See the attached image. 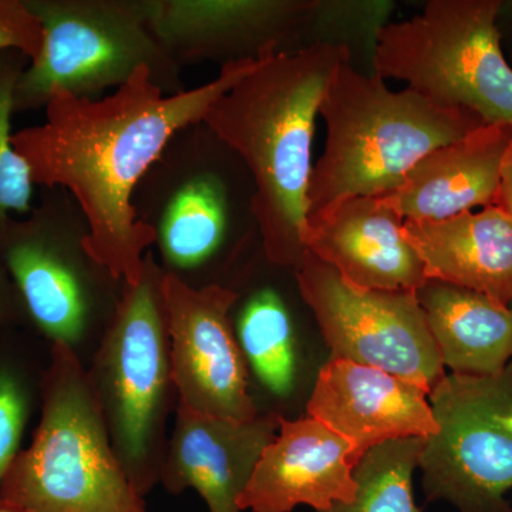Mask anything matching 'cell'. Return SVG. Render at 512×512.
<instances>
[{
    "label": "cell",
    "mask_w": 512,
    "mask_h": 512,
    "mask_svg": "<svg viewBox=\"0 0 512 512\" xmlns=\"http://www.w3.org/2000/svg\"><path fill=\"white\" fill-rule=\"evenodd\" d=\"M221 66L217 79L167 96L147 67L104 99L56 92L46 123L13 133L12 143L39 187L64 188L89 222L86 248L111 275L134 285L154 234L137 220L133 195L171 138L204 121L212 104L261 63Z\"/></svg>",
    "instance_id": "1"
},
{
    "label": "cell",
    "mask_w": 512,
    "mask_h": 512,
    "mask_svg": "<svg viewBox=\"0 0 512 512\" xmlns=\"http://www.w3.org/2000/svg\"><path fill=\"white\" fill-rule=\"evenodd\" d=\"M345 43L315 42L262 60L220 97L204 123L245 164L266 261L295 268L306 252L315 120Z\"/></svg>",
    "instance_id": "2"
},
{
    "label": "cell",
    "mask_w": 512,
    "mask_h": 512,
    "mask_svg": "<svg viewBox=\"0 0 512 512\" xmlns=\"http://www.w3.org/2000/svg\"><path fill=\"white\" fill-rule=\"evenodd\" d=\"M326 124L322 157L308 188V222L342 202L396 190L421 158L460 140L485 121L407 89L392 92L377 74L342 63L319 109Z\"/></svg>",
    "instance_id": "3"
},
{
    "label": "cell",
    "mask_w": 512,
    "mask_h": 512,
    "mask_svg": "<svg viewBox=\"0 0 512 512\" xmlns=\"http://www.w3.org/2000/svg\"><path fill=\"white\" fill-rule=\"evenodd\" d=\"M0 500L30 512H148L72 346L52 345L35 439L10 464Z\"/></svg>",
    "instance_id": "4"
},
{
    "label": "cell",
    "mask_w": 512,
    "mask_h": 512,
    "mask_svg": "<svg viewBox=\"0 0 512 512\" xmlns=\"http://www.w3.org/2000/svg\"><path fill=\"white\" fill-rule=\"evenodd\" d=\"M43 43L15 92L16 111L46 107L53 94L97 99L147 67L167 96L184 92L180 66L151 32L147 0H26Z\"/></svg>",
    "instance_id": "5"
},
{
    "label": "cell",
    "mask_w": 512,
    "mask_h": 512,
    "mask_svg": "<svg viewBox=\"0 0 512 512\" xmlns=\"http://www.w3.org/2000/svg\"><path fill=\"white\" fill-rule=\"evenodd\" d=\"M500 0H431L421 15L376 30L375 73L427 99L512 126V69L495 20Z\"/></svg>",
    "instance_id": "6"
},
{
    "label": "cell",
    "mask_w": 512,
    "mask_h": 512,
    "mask_svg": "<svg viewBox=\"0 0 512 512\" xmlns=\"http://www.w3.org/2000/svg\"><path fill=\"white\" fill-rule=\"evenodd\" d=\"M89 222L69 191L40 187L22 218L0 220V265L28 318L53 343L76 345L97 313L113 316L124 282L86 248Z\"/></svg>",
    "instance_id": "7"
},
{
    "label": "cell",
    "mask_w": 512,
    "mask_h": 512,
    "mask_svg": "<svg viewBox=\"0 0 512 512\" xmlns=\"http://www.w3.org/2000/svg\"><path fill=\"white\" fill-rule=\"evenodd\" d=\"M237 154L204 121L171 138L134 191L137 220L153 231L164 272L192 286L228 248L238 224L229 165Z\"/></svg>",
    "instance_id": "8"
},
{
    "label": "cell",
    "mask_w": 512,
    "mask_h": 512,
    "mask_svg": "<svg viewBox=\"0 0 512 512\" xmlns=\"http://www.w3.org/2000/svg\"><path fill=\"white\" fill-rule=\"evenodd\" d=\"M164 271L148 249L143 275L124 284L94 376L90 377L106 417L111 443L141 494L150 485L148 461L170 377Z\"/></svg>",
    "instance_id": "9"
},
{
    "label": "cell",
    "mask_w": 512,
    "mask_h": 512,
    "mask_svg": "<svg viewBox=\"0 0 512 512\" xmlns=\"http://www.w3.org/2000/svg\"><path fill=\"white\" fill-rule=\"evenodd\" d=\"M430 406L437 433L421 451L427 500H444L460 512H512V360L494 375L451 373L434 386Z\"/></svg>",
    "instance_id": "10"
},
{
    "label": "cell",
    "mask_w": 512,
    "mask_h": 512,
    "mask_svg": "<svg viewBox=\"0 0 512 512\" xmlns=\"http://www.w3.org/2000/svg\"><path fill=\"white\" fill-rule=\"evenodd\" d=\"M295 275L332 352L330 359L383 370L427 396L446 376L417 292L356 288L309 251L295 266Z\"/></svg>",
    "instance_id": "11"
},
{
    "label": "cell",
    "mask_w": 512,
    "mask_h": 512,
    "mask_svg": "<svg viewBox=\"0 0 512 512\" xmlns=\"http://www.w3.org/2000/svg\"><path fill=\"white\" fill-rule=\"evenodd\" d=\"M170 375L180 406L217 419L258 417L248 393L247 366L232 329L239 293L224 285L192 288L164 272Z\"/></svg>",
    "instance_id": "12"
},
{
    "label": "cell",
    "mask_w": 512,
    "mask_h": 512,
    "mask_svg": "<svg viewBox=\"0 0 512 512\" xmlns=\"http://www.w3.org/2000/svg\"><path fill=\"white\" fill-rule=\"evenodd\" d=\"M147 6L151 32L181 67L292 52L322 8L313 0H147Z\"/></svg>",
    "instance_id": "13"
},
{
    "label": "cell",
    "mask_w": 512,
    "mask_h": 512,
    "mask_svg": "<svg viewBox=\"0 0 512 512\" xmlns=\"http://www.w3.org/2000/svg\"><path fill=\"white\" fill-rule=\"evenodd\" d=\"M356 464L352 444L325 424L312 417H281L278 434L262 451L239 497V510L291 512L309 505L323 512L336 503H352Z\"/></svg>",
    "instance_id": "14"
},
{
    "label": "cell",
    "mask_w": 512,
    "mask_h": 512,
    "mask_svg": "<svg viewBox=\"0 0 512 512\" xmlns=\"http://www.w3.org/2000/svg\"><path fill=\"white\" fill-rule=\"evenodd\" d=\"M308 414L348 440L356 461L386 441L429 439L439 430L420 387L346 360L329 359L320 369Z\"/></svg>",
    "instance_id": "15"
},
{
    "label": "cell",
    "mask_w": 512,
    "mask_h": 512,
    "mask_svg": "<svg viewBox=\"0 0 512 512\" xmlns=\"http://www.w3.org/2000/svg\"><path fill=\"white\" fill-rule=\"evenodd\" d=\"M305 248L367 291L417 292L429 281L404 218L382 197L350 198L308 222Z\"/></svg>",
    "instance_id": "16"
},
{
    "label": "cell",
    "mask_w": 512,
    "mask_h": 512,
    "mask_svg": "<svg viewBox=\"0 0 512 512\" xmlns=\"http://www.w3.org/2000/svg\"><path fill=\"white\" fill-rule=\"evenodd\" d=\"M279 414L249 421L217 419L178 404L161 478L168 491L200 493L210 512H241L238 500L262 451L279 431Z\"/></svg>",
    "instance_id": "17"
},
{
    "label": "cell",
    "mask_w": 512,
    "mask_h": 512,
    "mask_svg": "<svg viewBox=\"0 0 512 512\" xmlns=\"http://www.w3.org/2000/svg\"><path fill=\"white\" fill-rule=\"evenodd\" d=\"M511 124L483 126L421 158L396 190L382 195L404 221H444L494 205Z\"/></svg>",
    "instance_id": "18"
},
{
    "label": "cell",
    "mask_w": 512,
    "mask_h": 512,
    "mask_svg": "<svg viewBox=\"0 0 512 512\" xmlns=\"http://www.w3.org/2000/svg\"><path fill=\"white\" fill-rule=\"evenodd\" d=\"M427 279L512 302V221L490 205L444 221H404Z\"/></svg>",
    "instance_id": "19"
},
{
    "label": "cell",
    "mask_w": 512,
    "mask_h": 512,
    "mask_svg": "<svg viewBox=\"0 0 512 512\" xmlns=\"http://www.w3.org/2000/svg\"><path fill=\"white\" fill-rule=\"evenodd\" d=\"M441 362L457 375L488 376L512 359V309L470 291L429 279L417 291Z\"/></svg>",
    "instance_id": "20"
},
{
    "label": "cell",
    "mask_w": 512,
    "mask_h": 512,
    "mask_svg": "<svg viewBox=\"0 0 512 512\" xmlns=\"http://www.w3.org/2000/svg\"><path fill=\"white\" fill-rule=\"evenodd\" d=\"M239 348L255 375L276 396H288L295 384L291 315L272 288L256 289L242 303L237 320Z\"/></svg>",
    "instance_id": "21"
},
{
    "label": "cell",
    "mask_w": 512,
    "mask_h": 512,
    "mask_svg": "<svg viewBox=\"0 0 512 512\" xmlns=\"http://www.w3.org/2000/svg\"><path fill=\"white\" fill-rule=\"evenodd\" d=\"M424 443L423 437H409L367 450L353 470L357 490L352 503H336L323 512H420L414 503L413 474Z\"/></svg>",
    "instance_id": "22"
},
{
    "label": "cell",
    "mask_w": 512,
    "mask_h": 512,
    "mask_svg": "<svg viewBox=\"0 0 512 512\" xmlns=\"http://www.w3.org/2000/svg\"><path fill=\"white\" fill-rule=\"evenodd\" d=\"M30 59L19 50H0V220L29 214L33 207L35 183L12 143V114L15 92Z\"/></svg>",
    "instance_id": "23"
},
{
    "label": "cell",
    "mask_w": 512,
    "mask_h": 512,
    "mask_svg": "<svg viewBox=\"0 0 512 512\" xmlns=\"http://www.w3.org/2000/svg\"><path fill=\"white\" fill-rule=\"evenodd\" d=\"M30 406L32 392L28 380L15 366L0 359V484L19 454Z\"/></svg>",
    "instance_id": "24"
},
{
    "label": "cell",
    "mask_w": 512,
    "mask_h": 512,
    "mask_svg": "<svg viewBox=\"0 0 512 512\" xmlns=\"http://www.w3.org/2000/svg\"><path fill=\"white\" fill-rule=\"evenodd\" d=\"M42 43V26L26 0H0V50H19L33 60Z\"/></svg>",
    "instance_id": "25"
},
{
    "label": "cell",
    "mask_w": 512,
    "mask_h": 512,
    "mask_svg": "<svg viewBox=\"0 0 512 512\" xmlns=\"http://www.w3.org/2000/svg\"><path fill=\"white\" fill-rule=\"evenodd\" d=\"M28 318L25 306L8 272L0 265V328ZM29 319V318H28Z\"/></svg>",
    "instance_id": "26"
},
{
    "label": "cell",
    "mask_w": 512,
    "mask_h": 512,
    "mask_svg": "<svg viewBox=\"0 0 512 512\" xmlns=\"http://www.w3.org/2000/svg\"><path fill=\"white\" fill-rule=\"evenodd\" d=\"M494 207L500 208L512 221V138L501 161L500 184L495 195Z\"/></svg>",
    "instance_id": "27"
},
{
    "label": "cell",
    "mask_w": 512,
    "mask_h": 512,
    "mask_svg": "<svg viewBox=\"0 0 512 512\" xmlns=\"http://www.w3.org/2000/svg\"><path fill=\"white\" fill-rule=\"evenodd\" d=\"M0 512H30V511L26 510V508L20 507V505L9 503V501L0 500Z\"/></svg>",
    "instance_id": "28"
},
{
    "label": "cell",
    "mask_w": 512,
    "mask_h": 512,
    "mask_svg": "<svg viewBox=\"0 0 512 512\" xmlns=\"http://www.w3.org/2000/svg\"><path fill=\"white\" fill-rule=\"evenodd\" d=\"M503 423L505 429L510 431V433L512 434V409L508 410V412L504 414Z\"/></svg>",
    "instance_id": "29"
}]
</instances>
